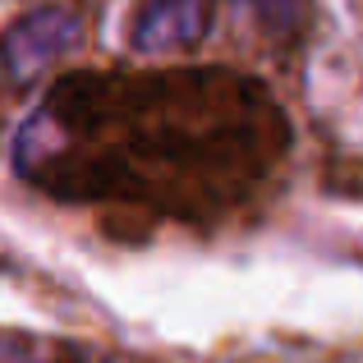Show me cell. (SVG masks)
<instances>
[{
  "label": "cell",
  "mask_w": 363,
  "mask_h": 363,
  "mask_svg": "<svg viewBox=\"0 0 363 363\" xmlns=\"http://www.w3.org/2000/svg\"><path fill=\"white\" fill-rule=\"evenodd\" d=\"M0 363H37L33 359V345L18 336H0Z\"/></svg>",
  "instance_id": "5b68a950"
},
{
  "label": "cell",
  "mask_w": 363,
  "mask_h": 363,
  "mask_svg": "<svg viewBox=\"0 0 363 363\" xmlns=\"http://www.w3.org/2000/svg\"><path fill=\"white\" fill-rule=\"evenodd\" d=\"M79 46V18L69 9H33L0 42V97L23 92L46 65L65 60Z\"/></svg>",
  "instance_id": "7a4b0ae2"
},
{
  "label": "cell",
  "mask_w": 363,
  "mask_h": 363,
  "mask_svg": "<svg viewBox=\"0 0 363 363\" xmlns=\"http://www.w3.org/2000/svg\"><path fill=\"white\" fill-rule=\"evenodd\" d=\"M248 14L257 18V23L267 28V33H290L294 28V9H299V0H240Z\"/></svg>",
  "instance_id": "277c9868"
},
{
  "label": "cell",
  "mask_w": 363,
  "mask_h": 363,
  "mask_svg": "<svg viewBox=\"0 0 363 363\" xmlns=\"http://www.w3.org/2000/svg\"><path fill=\"white\" fill-rule=\"evenodd\" d=\"M212 23V0H143L129 23V42L143 55H166L194 46Z\"/></svg>",
  "instance_id": "3957f363"
},
{
  "label": "cell",
  "mask_w": 363,
  "mask_h": 363,
  "mask_svg": "<svg viewBox=\"0 0 363 363\" xmlns=\"http://www.w3.org/2000/svg\"><path fill=\"white\" fill-rule=\"evenodd\" d=\"M290 124L235 69L65 74L18 129L14 166L69 203L230 207L272 170Z\"/></svg>",
  "instance_id": "6da1fadb"
}]
</instances>
